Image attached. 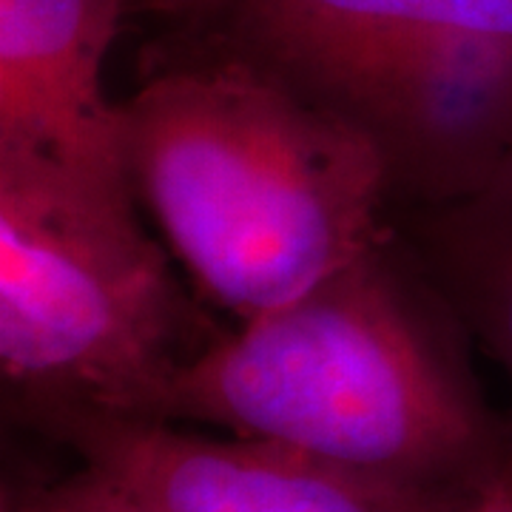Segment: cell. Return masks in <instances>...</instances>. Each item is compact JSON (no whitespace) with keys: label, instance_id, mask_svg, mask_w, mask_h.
<instances>
[{"label":"cell","instance_id":"6da1fadb","mask_svg":"<svg viewBox=\"0 0 512 512\" xmlns=\"http://www.w3.org/2000/svg\"><path fill=\"white\" fill-rule=\"evenodd\" d=\"M470 333L399 234L222 333L148 419L214 424L430 495L512 484V424L481 393Z\"/></svg>","mask_w":512,"mask_h":512},{"label":"cell","instance_id":"7a4b0ae2","mask_svg":"<svg viewBox=\"0 0 512 512\" xmlns=\"http://www.w3.org/2000/svg\"><path fill=\"white\" fill-rule=\"evenodd\" d=\"M120 109L128 183L191 276L248 322L387 237L379 148L234 60L171 57Z\"/></svg>","mask_w":512,"mask_h":512},{"label":"cell","instance_id":"3957f363","mask_svg":"<svg viewBox=\"0 0 512 512\" xmlns=\"http://www.w3.org/2000/svg\"><path fill=\"white\" fill-rule=\"evenodd\" d=\"M131 185L0 148V370L12 413L148 419L222 333L137 220Z\"/></svg>","mask_w":512,"mask_h":512},{"label":"cell","instance_id":"277c9868","mask_svg":"<svg viewBox=\"0 0 512 512\" xmlns=\"http://www.w3.org/2000/svg\"><path fill=\"white\" fill-rule=\"evenodd\" d=\"M15 419L72 447L146 512H441L430 495L251 436L217 439L171 421L49 404ZM458 507V504H456Z\"/></svg>","mask_w":512,"mask_h":512},{"label":"cell","instance_id":"5b68a950","mask_svg":"<svg viewBox=\"0 0 512 512\" xmlns=\"http://www.w3.org/2000/svg\"><path fill=\"white\" fill-rule=\"evenodd\" d=\"M177 57L234 60L316 100L359 74L512 43V0H194Z\"/></svg>","mask_w":512,"mask_h":512},{"label":"cell","instance_id":"8992f818","mask_svg":"<svg viewBox=\"0 0 512 512\" xmlns=\"http://www.w3.org/2000/svg\"><path fill=\"white\" fill-rule=\"evenodd\" d=\"M131 0H0V148L128 183L106 60Z\"/></svg>","mask_w":512,"mask_h":512},{"label":"cell","instance_id":"52a82bcc","mask_svg":"<svg viewBox=\"0 0 512 512\" xmlns=\"http://www.w3.org/2000/svg\"><path fill=\"white\" fill-rule=\"evenodd\" d=\"M399 239L512 384V157L473 197L410 211Z\"/></svg>","mask_w":512,"mask_h":512},{"label":"cell","instance_id":"ba28073f","mask_svg":"<svg viewBox=\"0 0 512 512\" xmlns=\"http://www.w3.org/2000/svg\"><path fill=\"white\" fill-rule=\"evenodd\" d=\"M6 512H146L117 481L89 464L77 473L37 484L9 498Z\"/></svg>","mask_w":512,"mask_h":512},{"label":"cell","instance_id":"9c48e42d","mask_svg":"<svg viewBox=\"0 0 512 512\" xmlns=\"http://www.w3.org/2000/svg\"><path fill=\"white\" fill-rule=\"evenodd\" d=\"M441 512H512V484L510 487H498L493 493H484L473 498V501H464L458 507Z\"/></svg>","mask_w":512,"mask_h":512},{"label":"cell","instance_id":"30bf717a","mask_svg":"<svg viewBox=\"0 0 512 512\" xmlns=\"http://www.w3.org/2000/svg\"><path fill=\"white\" fill-rule=\"evenodd\" d=\"M191 0H131V12H148L160 18L174 20Z\"/></svg>","mask_w":512,"mask_h":512}]
</instances>
